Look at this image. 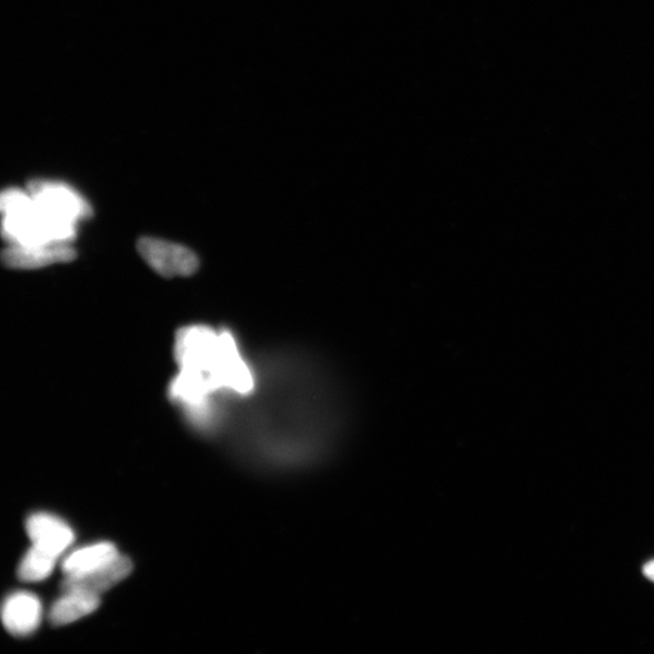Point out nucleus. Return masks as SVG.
Wrapping results in <instances>:
<instances>
[{"label":"nucleus","mask_w":654,"mask_h":654,"mask_svg":"<svg viewBox=\"0 0 654 654\" xmlns=\"http://www.w3.org/2000/svg\"><path fill=\"white\" fill-rule=\"evenodd\" d=\"M100 604L98 595L67 591L52 604L49 618L53 625L71 624L91 615L100 607Z\"/></svg>","instance_id":"10"},{"label":"nucleus","mask_w":654,"mask_h":654,"mask_svg":"<svg viewBox=\"0 0 654 654\" xmlns=\"http://www.w3.org/2000/svg\"><path fill=\"white\" fill-rule=\"evenodd\" d=\"M175 356L181 371L170 385V395L198 421L205 420L212 393L224 390L249 395L255 391V375L230 331L185 326L178 332Z\"/></svg>","instance_id":"1"},{"label":"nucleus","mask_w":654,"mask_h":654,"mask_svg":"<svg viewBox=\"0 0 654 654\" xmlns=\"http://www.w3.org/2000/svg\"><path fill=\"white\" fill-rule=\"evenodd\" d=\"M77 252L71 244L8 245L3 262L12 270H38L52 264L71 262Z\"/></svg>","instance_id":"6"},{"label":"nucleus","mask_w":654,"mask_h":654,"mask_svg":"<svg viewBox=\"0 0 654 654\" xmlns=\"http://www.w3.org/2000/svg\"><path fill=\"white\" fill-rule=\"evenodd\" d=\"M644 575L654 583V560L645 565Z\"/></svg>","instance_id":"12"},{"label":"nucleus","mask_w":654,"mask_h":654,"mask_svg":"<svg viewBox=\"0 0 654 654\" xmlns=\"http://www.w3.org/2000/svg\"><path fill=\"white\" fill-rule=\"evenodd\" d=\"M119 554L117 546L110 542H99L82 546L62 560L64 577L84 575L102 565L109 564Z\"/></svg>","instance_id":"9"},{"label":"nucleus","mask_w":654,"mask_h":654,"mask_svg":"<svg viewBox=\"0 0 654 654\" xmlns=\"http://www.w3.org/2000/svg\"><path fill=\"white\" fill-rule=\"evenodd\" d=\"M27 191L53 219L73 229L78 230V224L92 215L88 200L64 183L33 181Z\"/></svg>","instance_id":"3"},{"label":"nucleus","mask_w":654,"mask_h":654,"mask_svg":"<svg viewBox=\"0 0 654 654\" xmlns=\"http://www.w3.org/2000/svg\"><path fill=\"white\" fill-rule=\"evenodd\" d=\"M138 250L147 264L164 278L190 276L199 269L191 249L168 240L144 237L139 240Z\"/></svg>","instance_id":"4"},{"label":"nucleus","mask_w":654,"mask_h":654,"mask_svg":"<svg viewBox=\"0 0 654 654\" xmlns=\"http://www.w3.org/2000/svg\"><path fill=\"white\" fill-rule=\"evenodd\" d=\"M26 530L34 549L58 559H61L74 542V532L70 525L48 513L31 515L27 520Z\"/></svg>","instance_id":"5"},{"label":"nucleus","mask_w":654,"mask_h":654,"mask_svg":"<svg viewBox=\"0 0 654 654\" xmlns=\"http://www.w3.org/2000/svg\"><path fill=\"white\" fill-rule=\"evenodd\" d=\"M58 557L31 546L26 553L19 567V577L24 582H40L51 576L56 570Z\"/></svg>","instance_id":"11"},{"label":"nucleus","mask_w":654,"mask_h":654,"mask_svg":"<svg viewBox=\"0 0 654 654\" xmlns=\"http://www.w3.org/2000/svg\"><path fill=\"white\" fill-rule=\"evenodd\" d=\"M43 606L40 600L29 592L9 595L2 611L7 631L17 636L33 634L42 622Z\"/></svg>","instance_id":"8"},{"label":"nucleus","mask_w":654,"mask_h":654,"mask_svg":"<svg viewBox=\"0 0 654 654\" xmlns=\"http://www.w3.org/2000/svg\"><path fill=\"white\" fill-rule=\"evenodd\" d=\"M132 569L133 565L129 557L118 555L109 564L84 573V575L64 577L62 591L84 592L100 596L124 581Z\"/></svg>","instance_id":"7"},{"label":"nucleus","mask_w":654,"mask_h":654,"mask_svg":"<svg viewBox=\"0 0 654 654\" xmlns=\"http://www.w3.org/2000/svg\"><path fill=\"white\" fill-rule=\"evenodd\" d=\"M9 245L71 244L77 230L53 219L29 191L6 190L0 199Z\"/></svg>","instance_id":"2"}]
</instances>
